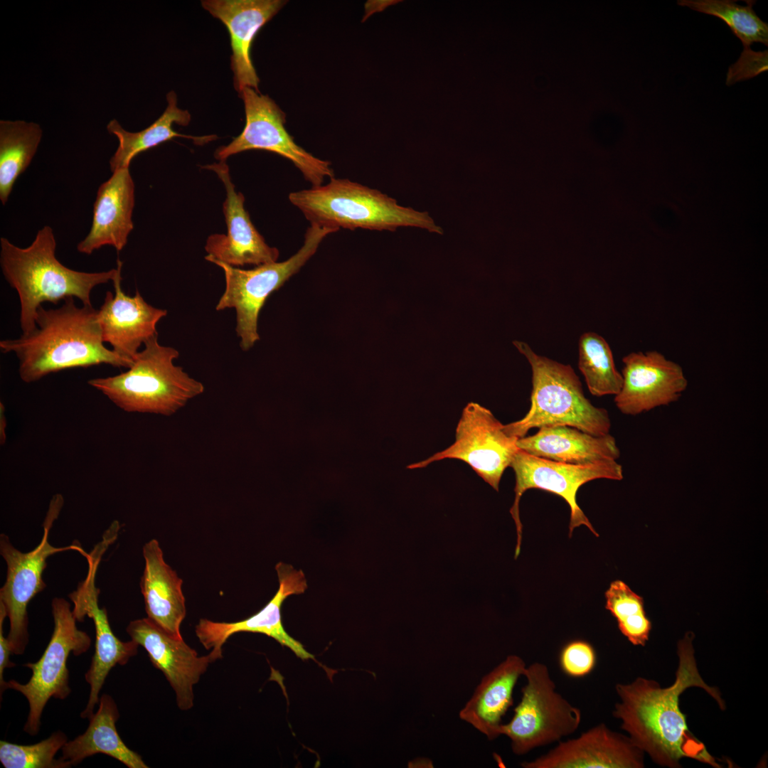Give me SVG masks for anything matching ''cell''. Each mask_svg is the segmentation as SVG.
<instances>
[{"label": "cell", "mask_w": 768, "mask_h": 768, "mask_svg": "<svg viewBox=\"0 0 768 768\" xmlns=\"http://www.w3.org/2000/svg\"><path fill=\"white\" fill-rule=\"evenodd\" d=\"M144 569L140 579L147 618L171 636L181 639L186 617L182 580L165 562L159 543L151 539L142 549Z\"/></svg>", "instance_id": "603a6c76"}, {"label": "cell", "mask_w": 768, "mask_h": 768, "mask_svg": "<svg viewBox=\"0 0 768 768\" xmlns=\"http://www.w3.org/2000/svg\"><path fill=\"white\" fill-rule=\"evenodd\" d=\"M510 466L516 476L515 498L510 509L517 533L515 559L520 554L522 540L519 502L528 489H538L555 494L567 503L570 508V537L574 529L580 526H585L598 537L599 534L577 504L578 489L592 480L607 479L620 481L624 477L622 466L617 460L590 465H576L538 457L521 449L515 454Z\"/></svg>", "instance_id": "8fae6325"}, {"label": "cell", "mask_w": 768, "mask_h": 768, "mask_svg": "<svg viewBox=\"0 0 768 768\" xmlns=\"http://www.w3.org/2000/svg\"><path fill=\"white\" fill-rule=\"evenodd\" d=\"M127 631L132 640L144 648L152 664L161 670L174 690L178 706L188 710L193 705V687L208 665L222 657L213 651L204 656L176 639L147 617L130 622Z\"/></svg>", "instance_id": "ac0fdd59"}, {"label": "cell", "mask_w": 768, "mask_h": 768, "mask_svg": "<svg viewBox=\"0 0 768 768\" xmlns=\"http://www.w3.org/2000/svg\"><path fill=\"white\" fill-rule=\"evenodd\" d=\"M288 198L310 224L337 231L415 227L444 233L427 212L402 206L381 191L347 178L334 177L326 184L292 192Z\"/></svg>", "instance_id": "277c9868"}, {"label": "cell", "mask_w": 768, "mask_h": 768, "mask_svg": "<svg viewBox=\"0 0 768 768\" xmlns=\"http://www.w3.org/2000/svg\"><path fill=\"white\" fill-rule=\"evenodd\" d=\"M0 405V442L1 444H4L6 440L5 429L6 427V420L4 415V406L2 402H1Z\"/></svg>", "instance_id": "8d00e7d4"}, {"label": "cell", "mask_w": 768, "mask_h": 768, "mask_svg": "<svg viewBox=\"0 0 768 768\" xmlns=\"http://www.w3.org/2000/svg\"><path fill=\"white\" fill-rule=\"evenodd\" d=\"M517 446L538 457L576 465L614 461L620 456L610 434L595 436L569 426L540 427L536 434L519 438Z\"/></svg>", "instance_id": "cb8c5ba5"}, {"label": "cell", "mask_w": 768, "mask_h": 768, "mask_svg": "<svg viewBox=\"0 0 768 768\" xmlns=\"http://www.w3.org/2000/svg\"><path fill=\"white\" fill-rule=\"evenodd\" d=\"M521 702L507 724H501L500 735L507 736L513 752L526 754L532 750L560 741L579 727L582 714L559 694L548 667L534 662L523 675Z\"/></svg>", "instance_id": "ba28073f"}, {"label": "cell", "mask_w": 768, "mask_h": 768, "mask_svg": "<svg viewBox=\"0 0 768 768\" xmlns=\"http://www.w3.org/2000/svg\"><path fill=\"white\" fill-rule=\"evenodd\" d=\"M644 752L629 737L599 724L579 737L559 742L547 753L530 762L524 768H641Z\"/></svg>", "instance_id": "ffe728a7"}, {"label": "cell", "mask_w": 768, "mask_h": 768, "mask_svg": "<svg viewBox=\"0 0 768 768\" xmlns=\"http://www.w3.org/2000/svg\"><path fill=\"white\" fill-rule=\"evenodd\" d=\"M244 102L245 125L237 137L218 147L214 156L220 161L242 151L260 149L287 159L312 186L323 184L334 177L330 161L317 158L295 143L285 129V114L267 95L250 87L240 93Z\"/></svg>", "instance_id": "7c38bea8"}, {"label": "cell", "mask_w": 768, "mask_h": 768, "mask_svg": "<svg viewBox=\"0 0 768 768\" xmlns=\"http://www.w3.org/2000/svg\"><path fill=\"white\" fill-rule=\"evenodd\" d=\"M53 631L41 658L23 666L32 671L25 684L15 680L6 682L4 690L13 689L27 699L29 713L23 730L30 735L38 734L43 709L50 698L63 700L71 692L67 661L70 654L79 656L90 646V636L80 630L70 603L55 597L51 603Z\"/></svg>", "instance_id": "9c48e42d"}, {"label": "cell", "mask_w": 768, "mask_h": 768, "mask_svg": "<svg viewBox=\"0 0 768 768\" xmlns=\"http://www.w3.org/2000/svg\"><path fill=\"white\" fill-rule=\"evenodd\" d=\"M560 663L567 675L572 677L585 676L594 668L595 651L592 646L585 641H572L562 649Z\"/></svg>", "instance_id": "d6a6232c"}, {"label": "cell", "mask_w": 768, "mask_h": 768, "mask_svg": "<svg viewBox=\"0 0 768 768\" xmlns=\"http://www.w3.org/2000/svg\"><path fill=\"white\" fill-rule=\"evenodd\" d=\"M286 4L282 0H204L202 6L219 19L230 34V65L240 93L250 87L259 92L260 80L252 62V41L261 28Z\"/></svg>", "instance_id": "44dd1931"}, {"label": "cell", "mask_w": 768, "mask_h": 768, "mask_svg": "<svg viewBox=\"0 0 768 768\" xmlns=\"http://www.w3.org/2000/svg\"><path fill=\"white\" fill-rule=\"evenodd\" d=\"M692 633L678 645V667L675 682L661 688L653 680L639 677L629 684H617L620 702L613 715L622 721L632 743L662 766L677 767L683 757H689L714 767H720L704 744L688 730L686 718L681 711L679 698L688 688H703L725 709L719 690L706 684L700 676L694 656Z\"/></svg>", "instance_id": "6da1fadb"}, {"label": "cell", "mask_w": 768, "mask_h": 768, "mask_svg": "<svg viewBox=\"0 0 768 768\" xmlns=\"http://www.w3.org/2000/svg\"><path fill=\"white\" fill-rule=\"evenodd\" d=\"M123 262L117 259V272L112 279L114 293L107 291L98 310V321L104 343L122 358L133 362L139 348L158 336L156 325L167 311L148 304L137 290L126 294L121 287Z\"/></svg>", "instance_id": "d6986e66"}, {"label": "cell", "mask_w": 768, "mask_h": 768, "mask_svg": "<svg viewBox=\"0 0 768 768\" xmlns=\"http://www.w3.org/2000/svg\"><path fill=\"white\" fill-rule=\"evenodd\" d=\"M526 666L518 656H508L484 676L459 717L489 740L500 736L502 717L513 705V692Z\"/></svg>", "instance_id": "d4e9b609"}, {"label": "cell", "mask_w": 768, "mask_h": 768, "mask_svg": "<svg viewBox=\"0 0 768 768\" xmlns=\"http://www.w3.org/2000/svg\"><path fill=\"white\" fill-rule=\"evenodd\" d=\"M167 107L163 114L149 127L138 132H130L122 127L116 119L111 120L107 126L110 134L119 140V146L110 160L112 172L129 167L131 161L139 154L174 137L192 139L196 144L202 145L217 139L216 135L196 137L181 134L172 128L173 124L186 126L191 116L188 111L177 107V97L174 91L166 95Z\"/></svg>", "instance_id": "4316f807"}, {"label": "cell", "mask_w": 768, "mask_h": 768, "mask_svg": "<svg viewBox=\"0 0 768 768\" xmlns=\"http://www.w3.org/2000/svg\"><path fill=\"white\" fill-rule=\"evenodd\" d=\"M622 362V385L614 402L624 415L635 416L669 405L688 387L682 367L657 351L632 352Z\"/></svg>", "instance_id": "9a60e30c"}, {"label": "cell", "mask_w": 768, "mask_h": 768, "mask_svg": "<svg viewBox=\"0 0 768 768\" xmlns=\"http://www.w3.org/2000/svg\"><path fill=\"white\" fill-rule=\"evenodd\" d=\"M7 617L6 611L4 605L0 602V687H1V695L5 690L6 682L4 678V670L7 668H10L15 666V663L10 661V654L11 652V646L7 637L4 635V622Z\"/></svg>", "instance_id": "e575fe53"}, {"label": "cell", "mask_w": 768, "mask_h": 768, "mask_svg": "<svg viewBox=\"0 0 768 768\" xmlns=\"http://www.w3.org/2000/svg\"><path fill=\"white\" fill-rule=\"evenodd\" d=\"M578 366L592 395H615L619 392L622 375L615 367L608 343L601 336L586 332L580 336Z\"/></svg>", "instance_id": "f1b7e54d"}, {"label": "cell", "mask_w": 768, "mask_h": 768, "mask_svg": "<svg viewBox=\"0 0 768 768\" xmlns=\"http://www.w3.org/2000/svg\"><path fill=\"white\" fill-rule=\"evenodd\" d=\"M36 324L27 334L0 341L2 353L17 357L24 383L73 368L107 364L129 368L132 364L104 345L98 310L92 305L78 306L74 297L65 299L59 308L40 306Z\"/></svg>", "instance_id": "7a4b0ae2"}, {"label": "cell", "mask_w": 768, "mask_h": 768, "mask_svg": "<svg viewBox=\"0 0 768 768\" xmlns=\"http://www.w3.org/2000/svg\"><path fill=\"white\" fill-rule=\"evenodd\" d=\"M204 168L214 171L223 183L226 198L223 210L228 228L226 235L213 234L208 238L206 257L235 267L277 262L278 249L268 245L252 224L244 206L245 197L235 191L226 162L220 161Z\"/></svg>", "instance_id": "e0dca14e"}, {"label": "cell", "mask_w": 768, "mask_h": 768, "mask_svg": "<svg viewBox=\"0 0 768 768\" xmlns=\"http://www.w3.org/2000/svg\"><path fill=\"white\" fill-rule=\"evenodd\" d=\"M605 608L617 619L622 634L635 646H645L651 629L643 598L623 581L611 582L605 592Z\"/></svg>", "instance_id": "4dcf8cb0"}, {"label": "cell", "mask_w": 768, "mask_h": 768, "mask_svg": "<svg viewBox=\"0 0 768 768\" xmlns=\"http://www.w3.org/2000/svg\"><path fill=\"white\" fill-rule=\"evenodd\" d=\"M767 50L754 52L750 47H744L738 60L728 69L726 84L732 85L767 71Z\"/></svg>", "instance_id": "836d02e7"}, {"label": "cell", "mask_w": 768, "mask_h": 768, "mask_svg": "<svg viewBox=\"0 0 768 768\" xmlns=\"http://www.w3.org/2000/svg\"><path fill=\"white\" fill-rule=\"evenodd\" d=\"M279 588L270 601L258 612L235 622H217L207 619H200L196 626V634L206 649L222 654V646L233 634L240 631L260 633L272 637L282 646L292 650L302 660L314 659L304 646L292 638L284 629L281 617V607L290 595L299 594L307 588L306 580L302 570L279 562L275 567Z\"/></svg>", "instance_id": "2e32d148"}, {"label": "cell", "mask_w": 768, "mask_h": 768, "mask_svg": "<svg viewBox=\"0 0 768 768\" xmlns=\"http://www.w3.org/2000/svg\"><path fill=\"white\" fill-rule=\"evenodd\" d=\"M127 370L92 378L91 387L127 412L171 416L203 393V384L174 364L179 352L161 345L158 336L148 340Z\"/></svg>", "instance_id": "5b68a950"}, {"label": "cell", "mask_w": 768, "mask_h": 768, "mask_svg": "<svg viewBox=\"0 0 768 768\" xmlns=\"http://www.w3.org/2000/svg\"><path fill=\"white\" fill-rule=\"evenodd\" d=\"M134 183L129 167L112 172L111 177L98 188L91 228L78 244L77 250L91 255L102 247L110 245L121 251L134 228Z\"/></svg>", "instance_id": "7402d4cb"}, {"label": "cell", "mask_w": 768, "mask_h": 768, "mask_svg": "<svg viewBox=\"0 0 768 768\" xmlns=\"http://www.w3.org/2000/svg\"><path fill=\"white\" fill-rule=\"evenodd\" d=\"M518 439L505 432L503 425L489 410L471 402L463 410L457 426L454 442L407 468H424L445 459H459L466 463L485 482L498 491L502 475L519 449Z\"/></svg>", "instance_id": "4fadbf2b"}, {"label": "cell", "mask_w": 768, "mask_h": 768, "mask_svg": "<svg viewBox=\"0 0 768 768\" xmlns=\"http://www.w3.org/2000/svg\"><path fill=\"white\" fill-rule=\"evenodd\" d=\"M745 2V6L730 0H680L678 4L720 18L742 41L744 47H750L754 43H762L767 46L768 24L753 10L755 1Z\"/></svg>", "instance_id": "f546056e"}, {"label": "cell", "mask_w": 768, "mask_h": 768, "mask_svg": "<svg viewBox=\"0 0 768 768\" xmlns=\"http://www.w3.org/2000/svg\"><path fill=\"white\" fill-rule=\"evenodd\" d=\"M63 505V496H53L43 524V537L39 544L29 552L20 551L12 545L9 536L4 533L0 535V554L7 567L6 581L0 589V602L4 605L9 620L6 637L14 654H23L28 644L27 607L46 587L43 574L47 559L59 552L70 550H78L85 557L87 555L78 543L63 548L54 547L50 543V530Z\"/></svg>", "instance_id": "30bf717a"}, {"label": "cell", "mask_w": 768, "mask_h": 768, "mask_svg": "<svg viewBox=\"0 0 768 768\" xmlns=\"http://www.w3.org/2000/svg\"><path fill=\"white\" fill-rule=\"evenodd\" d=\"M98 704L85 732L63 745L60 759L75 766L88 757L104 754L129 768H147L141 756L127 747L118 734L115 724L119 714L114 699L102 694Z\"/></svg>", "instance_id": "484cf974"}, {"label": "cell", "mask_w": 768, "mask_h": 768, "mask_svg": "<svg viewBox=\"0 0 768 768\" xmlns=\"http://www.w3.org/2000/svg\"><path fill=\"white\" fill-rule=\"evenodd\" d=\"M107 548L105 545L98 543L93 551L87 554V575L78 584L76 590L69 594L73 603V612L76 620L82 622L87 616L92 619L95 630V653L85 675L90 691L87 705L80 713L81 718L87 719L94 714V709L99 703L100 692L110 671L117 664H126L131 657L137 654L139 646L132 639L122 641L114 635L106 608H100L98 604L100 591L95 584L96 573L99 562Z\"/></svg>", "instance_id": "5bb4252c"}, {"label": "cell", "mask_w": 768, "mask_h": 768, "mask_svg": "<svg viewBox=\"0 0 768 768\" xmlns=\"http://www.w3.org/2000/svg\"><path fill=\"white\" fill-rule=\"evenodd\" d=\"M56 245L49 225L40 229L31 244L24 248L6 238H0V266L5 279L19 298L22 334L36 329L37 311L43 303L56 304L76 297L83 305L90 306L92 290L112 281L117 272V268L98 272L70 269L56 258Z\"/></svg>", "instance_id": "3957f363"}, {"label": "cell", "mask_w": 768, "mask_h": 768, "mask_svg": "<svg viewBox=\"0 0 768 768\" xmlns=\"http://www.w3.org/2000/svg\"><path fill=\"white\" fill-rule=\"evenodd\" d=\"M42 129L34 122L0 121V201L5 205L17 178L31 164Z\"/></svg>", "instance_id": "83f0119b"}, {"label": "cell", "mask_w": 768, "mask_h": 768, "mask_svg": "<svg viewBox=\"0 0 768 768\" xmlns=\"http://www.w3.org/2000/svg\"><path fill=\"white\" fill-rule=\"evenodd\" d=\"M61 731L29 745L0 741V762L5 768H68L71 765L55 756L67 742Z\"/></svg>", "instance_id": "1f68e13d"}, {"label": "cell", "mask_w": 768, "mask_h": 768, "mask_svg": "<svg viewBox=\"0 0 768 768\" xmlns=\"http://www.w3.org/2000/svg\"><path fill=\"white\" fill-rule=\"evenodd\" d=\"M395 2L397 3L398 1H369L368 4H366V6H367V7H366V14H368V15H370L372 13H373L375 11H380L383 9H384L386 6H389L390 4H395Z\"/></svg>", "instance_id": "d590c367"}, {"label": "cell", "mask_w": 768, "mask_h": 768, "mask_svg": "<svg viewBox=\"0 0 768 768\" xmlns=\"http://www.w3.org/2000/svg\"><path fill=\"white\" fill-rule=\"evenodd\" d=\"M532 370L530 407L520 420L503 425L505 432L521 438L532 428L569 426L595 436L609 434L611 420L604 408L584 395L578 376L565 365L535 353L524 342L514 341Z\"/></svg>", "instance_id": "8992f818"}, {"label": "cell", "mask_w": 768, "mask_h": 768, "mask_svg": "<svg viewBox=\"0 0 768 768\" xmlns=\"http://www.w3.org/2000/svg\"><path fill=\"white\" fill-rule=\"evenodd\" d=\"M336 232L334 229L310 224L305 232L303 245L297 253L285 261L263 264L250 270L233 267L205 257L223 270L225 288L215 310L235 309V331L243 351L251 348L260 339L258 316L269 296L299 271L327 235Z\"/></svg>", "instance_id": "52a82bcc"}]
</instances>
